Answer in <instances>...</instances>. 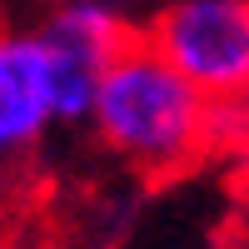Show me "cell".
<instances>
[{
    "label": "cell",
    "mask_w": 249,
    "mask_h": 249,
    "mask_svg": "<svg viewBox=\"0 0 249 249\" xmlns=\"http://www.w3.org/2000/svg\"><path fill=\"white\" fill-rule=\"evenodd\" d=\"M85 130L120 164L164 179L219 155V100L135 35L110 60Z\"/></svg>",
    "instance_id": "6da1fadb"
},
{
    "label": "cell",
    "mask_w": 249,
    "mask_h": 249,
    "mask_svg": "<svg viewBox=\"0 0 249 249\" xmlns=\"http://www.w3.org/2000/svg\"><path fill=\"white\" fill-rule=\"evenodd\" d=\"M210 100H239L249 85V0H170L140 30Z\"/></svg>",
    "instance_id": "7a4b0ae2"
},
{
    "label": "cell",
    "mask_w": 249,
    "mask_h": 249,
    "mask_svg": "<svg viewBox=\"0 0 249 249\" xmlns=\"http://www.w3.org/2000/svg\"><path fill=\"white\" fill-rule=\"evenodd\" d=\"M40 35L55 55V85H60V120L65 130L90 124L100 80H105L110 60L135 40L124 25L115 0H60L50 15L40 20Z\"/></svg>",
    "instance_id": "3957f363"
},
{
    "label": "cell",
    "mask_w": 249,
    "mask_h": 249,
    "mask_svg": "<svg viewBox=\"0 0 249 249\" xmlns=\"http://www.w3.org/2000/svg\"><path fill=\"white\" fill-rule=\"evenodd\" d=\"M60 120V85L55 55L35 30H0V160L20 164L55 135Z\"/></svg>",
    "instance_id": "277c9868"
},
{
    "label": "cell",
    "mask_w": 249,
    "mask_h": 249,
    "mask_svg": "<svg viewBox=\"0 0 249 249\" xmlns=\"http://www.w3.org/2000/svg\"><path fill=\"white\" fill-rule=\"evenodd\" d=\"M0 249H55V244L30 239V234H20V230H0Z\"/></svg>",
    "instance_id": "5b68a950"
},
{
    "label": "cell",
    "mask_w": 249,
    "mask_h": 249,
    "mask_svg": "<svg viewBox=\"0 0 249 249\" xmlns=\"http://www.w3.org/2000/svg\"><path fill=\"white\" fill-rule=\"evenodd\" d=\"M5 190H10V164L0 160V210H5Z\"/></svg>",
    "instance_id": "8992f818"
},
{
    "label": "cell",
    "mask_w": 249,
    "mask_h": 249,
    "mask_svg": "<svg viewBox=\"0 0 249 249\" xmlns=\"http://www.w3.org/2000/svg\"><path fill=\"white\" fill-rule=\"evenodd\" d=\"M234 105H239V120H244V130H249V85H244V95L234 100Z\"/></svg>",
    "instance_id": "52a82bcc"
},
{
    "label": "cell",
    "mask_w": 249,
    "mask_h": 249,
    "mask_svg": "<svg viewBox=\"0 0 249 249\" xmlns=\"http://www.w3.org/2000/svg\"><path fill=\"white\" fill-rule=\"evenodd\" d=\"M244 230H249V184H244Z\"/></svg>",
    "instance_id": "ba28073f"
}]
</instances>
